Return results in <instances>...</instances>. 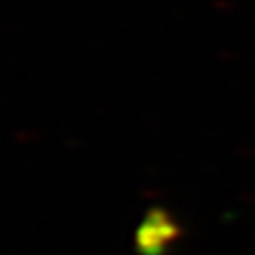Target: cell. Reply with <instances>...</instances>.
<instances>
[{
	"label": "cell",
	"mask_w": 255,
	"mask_h": 255,
	"mask_svg": "<svg viewBox=\"0 0 255 255\" xmlns=\"http://www.w3.org/2000/svg\"><path fill=\"white\" fill-rule=\"evenodd\" d=\"M183 234L181 223L164 206H149L134 236V249L138 255H166L174 241Z\"/></svg>",
	"instance_id": "obj_1"
}]
</instances>
